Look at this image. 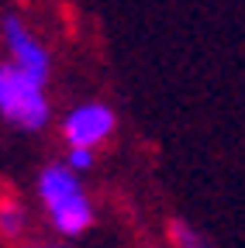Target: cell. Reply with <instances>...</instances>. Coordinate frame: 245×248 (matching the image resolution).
Returning a JSON list of instances; mask_svg holds the SVG:
<instances>
[{"label":"cell","mask_w":245,"mask_h":248,"mask_svg":"<svg viewBox=\"0 0 245 248\" xmlns=\"http://www.w3.org/2000/svg\"><path fill=\"white\" fill-rule=\"evenodd\" d=\"M32 248H66V245H32Z\"/></svg>","instance_id":"cell-9"},{"label":"cell","mask_w":245,"mask_h":248,"mask_svg":"<svg viewBox=\"0 0 245 248\" xmlns=\"http://www.w3.org/2000/svg\"><path fill=\"white\" fill-rule=\"evenodd\" d=\"M45 210H49L52 228L59 234H66V238H76V234H83L90 224H94V203H90V197L83 190H76V193H69L63 200H55Z\"/></svg>","instance_id":"cell-4"},{"label":"cell","mask_w":245,"mask_h":248,"mask_svg":"<svg viewBox=\"0 0 245 248\" xmlns=\"http://www.w3.org/2000/svg\"><path fill=\"white\" fill-rule=\"evenodd\" d=\"M4 42H7V52H11V62L17 69H24L28 76H35L38 83H49L52 76V59L45 52V45L32 35L17 14H7L4 17Z\"/></svg>","instance_id":"cell-3"},{"label":"cell","mask_w":245,"mask_h":248,"mask_svg":"<svg viewBox=\"0 0 245 248\" xmlns=\"http://www.w3.org/2000/svg\"><path fill=\"white\" fill-rule=\"evenodd\" d=\"M166 238H169V248H207L204 234L190 221H183V217H173L166 224Z\"/></svg>","instance_id":"cell-7"},{"label":"cell","mask_w":245,"mask_h":248,"mask_svg":"<svg viewBox=\"0 0 245 248\" xmlns=\"http://www.w3.org/2000/svg\"><path fill=\"white\" fill-rule=\"evenodd\" d=\"M28 228V210L14 193H0V238L17 241Z\"/></svg>","instance_id":"cell-6"},{"label":"cell","mask_w":245,"mask_h":248,"mask_svg":"<svg viewBox=\"0 0 245 248\" xmlns=\"http://www.w3.org/2000/svg\"><path fill=\"white\" fill-rule=\"evenodd\" d=\"M0 117L21 131H42L52 117L45 83L17 69L14 62H0Z\"/></svg>","instance_id":"cell-1"},{"label":"cell","mask_w":245,"mask_h":248,"mask_svg":"<svg viewBox=\"0 0 245 248\" xmlns=\"http://www.w3.org/2000/svg\"><path fill=\"white\" fill-rule=\"evenodd\" d=\"M76 190H83V186H80V176H76V169H69L66 162H49V166L42 169V176H38V197H42L45 207H52L55 200H63V197H69V193H76Z\"/></svg>","instance_id":"cell-5"},{"label":"cell","mask_w":245,"mask_h":248,"mask_svg":"<svg viewBox=\"0 0 245 248\" xmlns=\"http://www.w3.org/2000/svg\"><path fill=\"white\" fill-rule=\"evenodd\" d=\"M66 166H69V169H76V172H86L90 166H94V148L69 145V152H66Z\"/></svg>","instance_id":"cell-8"},{"label":"cell","mask_w":245,"mask_h":248,"mask_svg":"<svg viewBox=\"0 0 245 248\" xmlns=\"http://www.w3.org/2000/svg\"><path fill=\"white\" fill-rule=\"evenodd\" d=\"M117 128V117L107 104L100 100H90V104H80L66 114L63 121V138L66 145H80V148H97L104 145Z\"/></svg>","instance_id":"cell-2"}]
</instances>
